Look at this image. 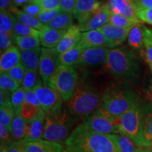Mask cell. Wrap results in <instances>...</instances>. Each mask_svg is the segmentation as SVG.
<instances>
[{"label": "cell", "mask_w": 152, "mask_h": 152, "mask_svg": "<svg viewBox=\"0 0 152 152\" xmlns=\"http://www.w3.org/2000/svg\"><path fill=\"white\" fill-rule=\"evenodd\" d=\"M39 75V74L37 70L26 69V75L22 82L21 87L26 91L34 90V88L42 81Z\"/></svg>", "instance_id": "31"}, {"label": "cell", "mask_w": 152, "mask_h": 152, "mask_svg": "<svg viewBox=\"0 0 152 152\" xmlns=\"http://www.w3.org/2000/svg\"><path fill=\"white\" fill-rule=\"evenodd\" d=\"M142 136L148 147L152 145V102L144 106L143 121H142Z\"/></svg>", "instance_id": "22"}, {"label": "cell", "mask_w": 152, "mask_h": 152, "mask_svg": "<svg viewBox=\"0 0 152 152\" xmlns=\"http://www.w3.org/2000/svg\"><path fill=\"white\" fill-rule=\"evenodd\" d=\"M136 10L142 9H152V0H132Z\"/></svg>", "instance_id": "49"}, {"label": "cell", "mask_w": 152, "mask_h": 152, "mask_svg": "<svg viewBox=\"0 0 152 152\" xmlns=\"http://www.w3.org/2000/svg\"><path fill=\"white\" fill-rule=\"evenodd\" d=\"M102 96L92 85L86 83L79 84L68 102V111L73 116L85 119L100 107Z\"/></svg>", "instance_id": "4"}, {"label": "cell", "mask_w": 152, "mask_h": 152, "mask_svg": "<svg viewBox=\"0 0 152 152\" xmlns=\"http://www.w3.org/2000/svg\"><path fill=\"white\" fill-rule=\"evenodd\" d=\"M42 11H54L61 9L60 0H45L40 4Z\"/></svg>", "instance_id": "45"}, {"label": "cell", "mask_w": 152, "mask_h": 152, "mask_svg": "<svg viewBox=\"0 0 152 152\" xmlns=\"http://www.w3.org/2000/svg\"><path fill=\"white\" fill-rule=\"evenodd\" d=\"M9 11H10L11 14H14V16L18 20H20V22L23 23L27 25V26L33 28H35V29L39 30V31L42 30L45 28V26H46L45 25L42 23L37 17L30 16L29 14H26L22 10L18 9L17 8V7L14 4L9 9Z\"/></svg>", "instance_id": "26"}, {"label": "cell", "mask_w": 152, "mask_h": 152, "mask_svg": "<svg viewBox=\"0 0 152 152\" xmlns=\"http://www.w3.org/2000/svg\"><path fill=\"white\" fill-rule=\"evenodd\" d=\"M13 34L18 36H35L39 37L40 31L27 26L23 23L18 20L14 16V29Z\"/></svg>", "instance_id": "32"}, {"label": "cell", "mask_w": 152, "mask_h": 152, "mask_svg": "<svg viewBox=\"0 0 152 152\" xmlns=\"http://www.w3.org/2000/svg\"><path fill=\"white\" fill-rule=\"evenodd\" d=\"M83 33L78 25H73L66 30L61 41L56 47V52L61 54L77 45L82 39Z\"/></svg>", "instance_id": "17"}, {"label": "cell", "mask_w": 152, "mask_h": 152, "mask_svg": "<svg viewBox=\"0 0 152 152\" xmlns=\"http://www.w3.org/2000/svg\"><path fill=\"white\" fill-rule=\"evenodd\" d=\"M144 56L149 66L152 69V44L144 39Z\"/></svg>", "instance_id": "48"}, {"label": "cell", "mask_w": 152, "mask_h": 152, "mask_svg": "<svg viewBox=\"0 0 152 152\" xmlns=\"http://www.w3.org/2000/svg\"><path fill=\"white\" fill-rule=\"evenodd\" d=\"M110 10L114 14L125 16L137 23L142 21L138 18L137 10L132 0H108Z\"/></svg>", "instance_id": "16"}, {"label": "cell", "mask_w": 152, "mask_h": 152, "mask_svg": "<svg viewBox=\"0 0 152 152\" xmlns=\"http://www.w3.org/2000/svg\"><path fill=\"white\" fill-rule=\"evenodd\" d=\"M21 55L18 47L11 45L5 52L1 54L0 58V73H6L11 68L20 64Z\"/></svg>", "instance_id": "18"}, {"label": "cell", "mask_w": 152, "mask_h": 152, "mask_svg": "<svg viewBox=\"0 0 152 152\" xmlns=\"http://www.w3.org/2000/svg\"><path fill=\"white\" fill-rule=\"evenodd\" d=\"M22 11L30 16L37 17L38 15L41 13L42 9L40 4L32 1V2L23 6L22 7Z\"/></svg>", "instance_id": "43"}, {"label": "cell", "mask_w": 152, "mask_h": 152, "mask_svg": "<svg viewBox=\"0 0 152 152\" xmlns=\"http://www.w3.org/2000/svg\"><path fill=\"white\" fill-rule=\"evenodd\" d=\"M41 52L42 48L40 47L30 49V50H20V55H21L20 64L26 68V69L38 71Z\"/></svg>", "instance_id": "24"}, {"label": "cell", "mask_w": 152, "mask_h": 152, "mask_svg": "<svg viewBox=\"0 0 152 152\" xmlns=\"http://www.w3.org/2000/svg\"><path fill=\"white\" fill-rule=\"evenodd\" d=\"M62 11L61 9L54 11H42L41 13L38 15L37 18L44 25L48 24L52 20L56 18Z\"/></svg>", "instance_id": "41"}, {"label": "cell", "mask_w": 152, "mask_h": 152, "mask_svg": "<svg viewBox=\"0 0 152 152\" xmlns=\"http://www.w3.org/2000/svg\"><path fill=\"white\" fill-rule=\"evenodd\" d=\"M46 115V113L41 109L37 115L28 124L27 134L23 142L27 143L42 140Z\"/></svg>", "instance_id": "15"}, {"label": "cell", "mask_w": 152, "mask_h": 152, "mask_svg": "<svg viewBox=\"0 0 152 152\" xmlns=\"http://www.w3.org/2000/svg\"><path fill=\"white\" fill-rule=\"evenodd\" d=\"M44 1H45V0H33V2L37 3V4H40L41 3H42Z\"/></svg>", "instance_id": "56"}, {"label": "cell", "mask_w": 152, "mask_h": 152, "mask_svg": "<svg viewBox=\"0 0 152 152\" xmlns=\"http://www.w3.org/2000/svg\"><path fill=\"white\" fill-rule=\"evenodd\" d=\"M110 14H111V10L109 5L107 3L104 4L89 20H87L84 23L78 25L81 32L85 33L91 30L100 29L101 28L109 23Z\"/></svg>", "instance_id": "13"}, {"label": "cell", "mask_w": 152, "mask_h": 152, "mask_svg": "<svg viewBox=\"0 0 152 152\" xmlns=\"http://www.w3.org/2000/svg\"><path fill=\"white\" fill-rule=\"evenodd\" d=\"M12 135L9 129L1 123H0V140L1 145L9 146L14 142L12 141Z\"/></svg>", "instance_id": "42"}, {"label": "cell", "mask_w": 152, "mask_h": 152, "mask_svg": "<svg viewBox=\"0 0 152 152\" xmlns=\"http://www.w3.org/2000/svg\"><path fill=\"white\" fill-rule=\"evenodd\" d=\"M66 32V30H54L45 26L39 34L41 45L46 48L56 49Z\"/></svg>", "instance_id": "19"}, {"label": "cell", "mask_w": 152, "mask_h": 152, "mask_svg": "<svg viewBox=\"0 0 152 152\" xmlns=\"http://www.w3.org/2000/svg\"><path fill=\"white\" fill-rule=\"evenodd\" d=\"M80 41L86 48L90 47H104L113 49L121 45L106 37L99 30H91L83 33Z\"/></svg>", "instance_id": "14"}, {"label": "cell", "mask_w": 152, "mask_h": 152, "mask_svg": "<svg viewBox=\"0 0 152 152\" xmlns=\"http://www.w3.org/2000/svg\"><path fill=\"white\" fill-rule=\"evenodd\" d=\"M73 16L71 13L62 11L54 20L45 26L54 30H67L73 25Z\"/></svg>", "instance_id": "28"}, {"label": "cell", "mask_w": 152, "mask_h": 152, "mask_svg": "<svg viewBox=\"0 0 152 152\" xmlns=\"http://www.w3.org/2000/svg\"><path fill=\"white\" fill-rule=\"evenodd\" d=\"M144 26L137 23L131 28L128 37V43L131 48L135 50H142L144 47Z\"/></svg>", "instance_id": "25"}, {"label": "cell", "mask_w": 152, "mask_h": 152, "mask_svg": "<svg viewBox=\"0 0 152 152\" xmlns=\"http://www.w3.org/2000/svg\"><path fill=\"white\" fill-rule=\"evenodd\" d=\"M7 147H8V146L1 145V149H0V152H7Z\"/></svg>", "instance_id": "55"}, {"label": "cell", "mask_w": 152, "mask_h": 152, "mask_svg": "<svg viewBox=\"0 0 152 152\" xmlns=\"http://www.w3.org/2000/svg\"><path fill=\"white\" fill-rule=\"evenodd\" d=\"M10 93L8 91H5L3 90H0V104H3L4 102L7 101H11Z\"/></svg>", "instance_id": "50"}, {"label": "cell", "mask_w": 152, "mask_h": 152, "mask_svg": "<svg viewBox=\"0 0 152 152\" xmlns=\"http://www.w3.org/2000/svg\"><path fill=\"white\" fill-rule=\"evenodd\" d=\"M150 92H151V94H152V83H151V86H150Z\"/></svg>", "instance_id": "57"}, {"label": "cell", "mask_w": 152, "mask_h": 152, "mask_svg": "<svg viewBox=\"0 0 152 152\" xmlns=\"http://www.w3.org/2000/svg\"><path fill=\"white\" fill-rule=\"evenodd\" d=\"M7 152H27L26 143L23 141L12 142L7 147Z\"/></svg>", "instance_id": "46"}, {"label": "cell", "mask_w": 152, "mask_h": 152, "mask_svg": "<svg viewBox=\"0 0 152 152\" xmlns=\"http://www.w3.org/2000/svg\"><path fill=\"white\" fill-rule=\"evenodd\" d=\"M14 43L20 50H30L41 45L39 37L35 36H18L14 35Z\"/></svg>", "instance_id": "29"}, {"label": "cell", "mask_w": 152, "mask_h": 152, "mask_svg": "<svg viewBox=\"0 0 152 152\" xmlns=\"http://www.w3.org/2000/svg\"><path fill=\"white\" fill-rule=\"evenodd\" d=\"M59 65V54L56 49L42 48L38 72L45 84H48L49 79Z\"/></svg>", "instance_id": "10"}, {"label": "cell", "mask_w": 152, "mask_h": 152, "mask_svg": "<svg viewBox=\"0 0 152 152\" xmlns=\"http://www.w3.org/2000/svg\"><path fill=\"white\" fill-rule=\"evenodd\" d=\"M151 71H152V69H151Z\"/></svg>", "instance_id": "60"}, {"label": "cell", "mask_w": 152, "mask_h": 152, "mask_svg": "<svg viewBox=\"0 0 152 152\" xmlns=\"http://www.w3.org/2000/svg\"><path fill=\"white\" fill-rule=\"evenodd\" d=\"M34 91L41 109L47 115L59 113L62 111L63 99L56 89L49 84H45L42 81L39 83Z\"/></svg>", "instance_id": "9"}, {"label": "cell", "mask_w": 152, "mask_h": 152, "mask_svg": "<svg viewBox=\"0 0 152 152\" xmlns=\"http://www.w3.org/2000/svg\"><path fill=\"white\" fill-rule=\"evenodd\" d=\"M131 28L117 27L109 23L97 30L111 40L122 44L128 39Z\"/></svg>", "instance_id": "21"}, {"label": "cell", "mask_w": 152, "mask_h": 152, "mask_svg": "<svg viewBox=\"0 0 152 152\" xmlns=\"http://www.w3.org/2000/svg\"><path fill=\"white\" fill-rule=\"evenodd\" d=\"M33 0H12L13 4L16 7H23V6L28 4L32 2Z\"/></svg>", "instance_id": "53"}, {"label": "cell", "mask_w": 152, "mask_h": 152, "mask_svg": "<svg viewBox=\"0 0 152 152\" xmlns=\"http://www.w3.org/2000/svg\"><path fill=\"white\" fill-rule=\"evenodd\" d=\"M0 123L5 125L9 130L11 131V124L16 113L11 101L0 104Z\"/></svg>", "instance_id": "30"}, {"label": "cell", "mask_w": 152, "mask_h": 152, "mask_svg": "<svg viewBox=\"0 0 152 152\" xmlns=\"http://www.w3.org/2000/svg\"><path fill=\"white\" fill-rule=\"evenodd\" d=\"M85 48L86 47L80 41L72 49L59 54L60 64L71 67L77 65L82 53Z\"/></svg>", "instance_id": "23"}, {"label": "cell", "mask_w": 152, "mask_h": 152, "mask_svg": "<svg viewBox=\"0 0 152 152\" xmlns=\"http://www.w3.org/2000/svg\"><path fill=\"white\" fill-rule=\"evenodd\" d=\"M66 149L72 152H121L118 134L96 132L79 124L65 141Z\"/></svg>", "instance_id": "1"}, {"label": "cell", "mask_w": 152, "mask_h": 152, "mask_svg": "<svg viewBox=\"0 0 152 152\" xmlns=\"http://www.w3.org/2000/svg\"><path fill=\"white\" fill-rule=\"evenodd\" d=\"M104 66L114 77L121 80L137 83L141 76L138 58L125 47L110 49Z\"/></svg>", "instance_id": "2"}, {"label": "cell", "mask_w": 152, "mask_h": 152, "mask_svg": "<svg viewBox=\"0 0 152 152\" xmlns=\"http://www.w3.org/2000/svg\"><path fill=\"white\" fill-rule=\"evenodd\" d=\"M118 135L119 147L121 152H135L140 146L137 145L132 139L122 133Z\"/></svg>", "instance_id": "38"}, {"label": "cell", "mask_w": 152, "mask_h": 152, "mask_svg": "<svg viewBox=\"0 0 152 152\" xmlns=\"http://www.w3.org/2000/svg\"><path fill=\"white\" fill-rule=\"evenodd\" d=\"M21 87L18 82L11 78L7 73L1 74L0 75V87L1 90L8 91L13 93L18 90L19 87Z\"/></svg>", "instance_id": "37"}, {"label": "cell", "mask_w": 152, "mask_h": 152, "mask_svg": "<svg viewBox=\"0 0 152 152\" xmlns=\"http://www.w3.org/2000/svg\"><path fill=\"white\" fill-rule=\"evenodd\" d=\"M26 69L21 64H19L18 65L15 66L14 68H11L8 72H7V75L10 76L11 78L15 80L16 82L21 85L22 82L23 80V78L26 75Z\"/></svg>", "instance_id": "39"}, {"label": "cell", "mask_w": 152, "mask_h": 152, "mask_svg": "<svg viewBox=\"0 0 152 152\" xmlns=\"http://www.w3.org/2000/svg\"><path fill=\"white\" fill-rule=\"evenodd\" d=\"M26 90H25L22 87H19L18 90L11 93V102L14 107L16 115H19L20 109L26 99Z\"/></svg>", "instance_id": "35"}, {"label": "cell", "mask_w": 152, "mask_h": 152, "mask_svg": "<svg viewBox=\"0 0 152 152\" xmlns=\"http://www.w3.org/2000/svg\"><path fill=\"white\" fill-rule=\"evenodd\" d=\"M14 42V34L8 32H0V49L1 54L7 50Z\"/></svg>", "instance_id": "40"}, {"label": "cell", "mask_w": 152, "mask_h": 152, "mask_svg": "<svg viewBox=\"0 0 152 152\" xmlns=\"http://www.w3.org/2000/svg\"><path fill=\"white\" fill-rule=\"evenodd\" d=\"M30 122L25 120L20 115H15L11 124V135L16 142L23 141L27 134Z\"/></svg>", "instance_id": "27"}, {"label": "cell", "mask_w": 152, "mask_h": 152, "mask_svg": "<svg viewBox=\"0 0 152 152\" xmlns=\"http://www.w3.org/2000/svg\"><path fill=\"white\" fill-rule=\"evenodd\" d=\"M138 99L130 89L121 83H113L102 96L101 108L115 118H120L134 105Z\"/></svg>", "instance_id": "3"}, {"label": "cell", "mask_w": 152, "mask_h": 152, "mask_svg": "<svg viewBox=\"0 0 152 152\" xmlns=\"http://www.w3.org/2000/svg\"><path fill=\"white\" fill-rule=\"evenodd\" d=\"M144 39L149 42L150 43L152 44V30L149 29V28L144 26Z\"/></svg>", "instance_id": "52"}, {"label": "cell", "mask_w": 152, "mask_h": 152, "mask_svg": "<svg viewBox=\"0 0 152 152\" xmlns=\"http://www.w3.org/2000/svg\"><path fill=\"white\" fill-rule=\"evenodd\" d=\"M13 6L12 0H0V9L8 10Z\"/></svg>", "instance_id": "51"}, {"label": "cell", "mask_w": 152, "mask_h": 152, "mask_svg": "<svg viewBox=\"0 0 152 152\" xmlns=\"http://www.w3.org/2000/svg\"><path fill=\"white\" fill-rule=\"evenodd\" d=\"M81 124L89 130L106 134H118L120 118H115L99 107L94 113L83 120Z\"/></svg>", "instance_id": "8"}, {"label": "cell", "mask_w": 152, "mask_h": 152, "mask_svg": "<svg viewBox=\"0 0 152 152\" xmlns=\"http://www.w3.org/2000/svg\"><path fill=\"white\" fill-rule=\"evenodd\" d=\"M77 121L66 109L59 113L46 115L42 140L62 143L71 134V130Z\"/></svg>", "instance_id": "5"}, {"label": "cell", "mask_w": 152, "mask_h": 152, "mask_svg": "<svg viewBox=\"0 0 152 152\" xmlns=\"http://www.w3.org/2000/svg\"><path fill=\"white\" fill-rule=\"evenodd\" d=\"M41 107L39 106L35 105V104L25 101L19 115H21L25 120H26L28 122H30L37 115Z\"/></svg>", "instance_id": "36"}, {"label": "cell", "mask_w": 152, "mask_h": 152, "mask_svg": "<svg viewBox=\"0 0 152 152\" xmlns=\"http://www.w3.org/2000/svg\"><path fill=\"white\" fill-rule=\"evenodd\" d=\"M138 18L142 22L152 25V9H142L137 11Z\"/></svg>", "instance_id": "44"}, {"label": "cell", "mask_w": 152, "mask_h": 152, "mask_svg": "<svg viewBox=\"0 0 152 152\" xmlns=\"http://www.w3.org/2000/svg\"><path fill=\"white\" fill-rule=\"evenodd\" d=\"M27 152H62L64 147L61 143L40 140L26 143Z\"/></svg>", "instance_id": "20"}, {"label": "cell", "mask_w": 152, "mask_h": 152, "mask_svg": "<svg viewBox=\"0 0 152 152\" xmlns=\"http://www.w3.org/2000/svg\"><path fill=\"white\" fill-rule=\"evenodd\" d=\"M76 0H67V1H63L60 0L61 10L63 12L71 13L73 14L74 9H75Z\"/></svg>", "instance_id": "47"}, {"label": "cell", "mask_w": 152, "mask_h": 152, "mask_svg": "<svg viewBox=\"0 0 152 152\" xmlns=\"http://www.w3.org/2000/svg\"><path fill=\"white\" fill-rule=\"evenodd\" d=\"M103 4L101 0H76L73 14L78 25L89 20Z\"/></svg>", "instance_id": "12"}, {"label": "cell", "mask_w": 152, "mask_h": 152, "mask_svg": "<svg viewBox=\"0 0 152 152\" xmlns=\"http://www.w3.org/2000/svg\"><path fill=\"white\" fill-rule=\"evenodd\" d=\"M48 84L58 91L63 100L68 102L78 85V76L73 67L60 64L49 79Z\"/></svg>", "instance_id": "7"}, {"label": "cell", "mask_w": 152, "mask_h": 152, "mask_svg": "<svg viewBox=\"0 0 152 152\" xmlns=\"http://www.w3.org/2000/svg\"><path fill=\"white\" fill-rule=\"evenodd\" d=\"M62 152H72V151H68V150H67V149H65V150H64V151H63Z\"/></svg>", "instance_id": "58"}, {"label": "cell", "mask_w": 152, "mask_h": 152, "mask_svg": "<svg viewBox=\"0 0 152 152\" xmlns=\"http://www.w3.org/2000/svg\"><path fill=\"white\" fill-rule=\"evenodd\" d=\"M143 109L137 100L134 105L120 117V129L121 133L132 139L137 145L146 147L142 136Z\"/></svg>", "instance_id": "6"}, {"label": "cell", "mask_w": 152, "mask_h": 152, "mask_svg": "<svg viewBox=\"0 0 152 152\" xmlns=\"http://www.w3.org/2000/svg\"><path fill=\"white\" fill-rule=\"evenodd\" d=\"M14 14L8 10L0 11V32L13 33Z\"/></svg>", "instance_id": "34"}, {"label": "cell", "mask_w": 152, "mask_h": 152, "mask_svg": "<svg viewBox=\"0 0 152 152\" xmlns=\"http://www.w3.org/2000/svg\"><path fill=\"white\" fill-rule=\"evenodd\" d=\"M63 1H67V0H63Z\"/></svg>", "instance_id": "59"}, {"label": "cell", "mask_w": 152, "mask_h": 152, "mask_svg": "<svg viewBox=\"0 0 152 152\" xmlns=\"http://www.w3.org/2000/svg\"><path fill=\"white\" fill-rule=\"evenodd\" d=\"M142 147H139L137 148V149L136 150L135 152H150L149 149H145Z\"/></svg>", "instance_id": "54"}, {"label": "cell", "mask_w": 152, "mask_h": 152, "mask_svg": "<svg viewBox=\"0 0 152 152\" xmlns=\"http://www.w3.org/2000/svg\"><path fill=\"white\" fill-rule=\"evenodd\" d=\"M109 23L113 26H117V27L123 28H131L135 24L140 23L135 22L134 20L128 18V17L123 16V15L114 14L111 11V14H110Z\"/></svg>", "instance_id": "33"}, {"label": "cell", "mask_w": 152, "mask_h": 152, "mask_svg": "<svg viewBox=\"0 0 152 152\" xmlns=\"http://www.w3.org/2000/svg\"><path fill=\"white\" fill-rule=\"evenodd\" d=\"M109 48L104 47H90L85 48L82 53L77 65L94 66L105 64Z\"/></svg>", "instance_id": "11"}]
</instances>
